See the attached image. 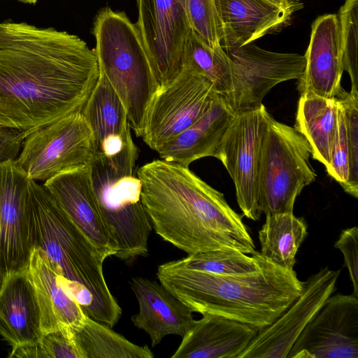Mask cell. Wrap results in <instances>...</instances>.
<instances>
[{"label":"cell","instance_id":"obj_38","mask_svg":"<svg viewBox=\"0 0 358 358\" xmlns=\"http://www.w3.org/2000/svg\"><path fill=\"white\" fill-rule=\"evenodd\" d=\"M274 5L285 10L287 13L294 15L296 11L301 10L303 6L299 0H266Z\"/></svg>","mask_w":358,"mask_h":358},{"label":"cell","instance_id":"obj_8","mask_svg":"<svg viewBox=\"0 0 358 358\" xmlns=\"http://www.w3.org/2000/svg\"><path fill=\"white\" fill-rule=\"evenodd\" d=\"M15 164L33 180L89 167L95 157L94 138L82 112L31 131Z\"/></svg>","mask_w":358,"mask_h":358},{"label":"cell","instance_id":"obj_7","mask_svg":"<svg viewBox=\"0 0 358 358\" xmlns=\"http://www.w3.org/2000/svg\"><path fill=\"white\" fill-rule=\"evenodd\" d=\"M90 177L103 217L117 244L115 256L129 261L147 255L152 226L141 200L137 175L118 173L94 159Z\"/></svg>","mask_w":358,"mask_h":358},{"label":"cell","instance_id":"obj_10","mask_svg":"<svg viewBox=\"0 0 358 358\" xmlns=\"http://www.w3.org/2000/svg\"><path fill=\"white\" fill-rule=\"evenodd\" d=\"M222 47L230 59L232 75V92L225 99L234 113L259 108L273 87L298 80L306 66L304 55L265 50L254 42Z\"/></svg>","mask_w":358,"mask_h":358},{"label":"cell","instance_id":"obj_30","mask_svg":"<svg viewBox=\"0 0 358 358\" xmlns=\"http://www.w3.org/2000/svg\"><path fill=\"white\" fill-rule=\"evenodd\" d=\"M338 17L343 69L348 73L351 80L350 93L358 96V0H345Z\"/></svg>","mask_w":358,"mask_h":358},{"label":"cell","instance_id":"obj_33","mask_svg":"<svg viewBox=\"0 0 358 358\" xmlns=\"http://www.w3.org/2000/svg\"><path fill=\"white\" fill-rule=\"evenodd\" d=\"M337 101V124L329 164L326 167L329 176L345 188L349 176V149L343 109Z\"/></svg>","mask_w":358,"mask_h":358},{"label":"cell","instance_id":"obj_29","mask_svg":"<svg viewBox=\"0 0 358 358\" xmlns=\"http://www.w3.org/2000/svg\"><path fill=\"white\" fill-rule=\"evenodd\" d=\"M260 252L251 255L234 250H215L188 255L175 260L184 267L215 275H230L255 271L259 267Z\"/></svg>","mask_w":358,"mask_h":358},{"label":"cell","instance_id":"obj_32","mask_svg":"<svg viewBox=\"0 0 358 358\" xmlns=\"http://www.w3.org/2000/svg\"><path fill=\"white\" fill-rule=\"evenodd\" d=\"M337 99L343 109L349 149V176L343 189L358 197V96L344 92Z\"/></svg>","mask_w":358,"mask_h":358},{"label":"cell","instance_id":"obj_31","mask_svg":"<svg viewBox=\"0 0 358 358\" xmlns=\"http://www.w3.org/2000/svg\"><path fill=\"white\" fill-rule=\"evenodd\" d=\"M186 6L192 31L208 46L222 47L224 30L215 0H186Z\"/></svg>","mask_w":358,"mask_h":358},{"label":"cell","instance_id":"obj_16","mask_svg":"<svg viewBox=\"0 0 358 358\" xmlns=\"http://www.w3.org/2000/svg\"><path fill=\"white\" fill-rule=\"evenodd\" d=\"M31 180L14 161L0 163V264L6 275L27 270L31 249Z\"/></svg>","mask_w":358,"mask_h":358},{"label":"cell","instance_id":"obj_1","mask_svg":"<svg viewBox=\"0 0 358 358\" xmlns=\"http://www.w3.org/2000/svg\"><path fill=\"white\" fill-rule=\"evenodd\" d=\"M99 77L94 50L54 28L0 50V126L31 132L81 112Z\"/></svg>","mask_w":358,"mask_h":358},{"label":"cell","instance_id":"obj_9","mask_svg":"<svg viewBox=\"0 0 358 358\" xmlns=\"http://www.w3.org/2000/svg\"><path fill=\"white\" fill-rule=\"evenodd\" d=\"M217 94L207 78L184 66L173 82L155 94L141 137L150 149L159 151L199 120Z\"/></svg>","mask_w":358,"mask_h":358},{"label":"cell","instance_id":"obj_12","mask_svg":"<svg viewBox=\"0 0 358 358\" xmlns=\"http://www.w3.org/2000/svg\"><path fill=\"white\" fill-rule=\"evenodd\" d=\"M266 107L236 113L221 142L217 159L230 175L236 199L244 216L257 221V179L260 145L268 117Z\"/></svg>","mask_w":358,"mask_h":358},{"label":"cell","instance_id":"obj_3","mask_svg":"<svg viewBox=\"0 0 358 358\" xmlns=\"http://www.w3.org/2000/svg\"><path fill=\"white\" fill-rule=\"evenodd\" d=\"M157 276L192 312L222 316L257 331L274 322L303 289V282L293 269L262 254L258 268L249 273L215 275L171 261L158 266Z\"/></svg>","mask_w":358,"mask_h":358},{"label":"cell","instance_id":"obj_39","mask_svg":"<svg viewBox=\"0 0 358 358\" xmlns=\"http://www.w3.org/2000/svg\"><path fill=\"white\" fill-rule=\"evenodd\" d=\"M6 277V275L3 268L1 267V265L0 264V292H1V288L3 287Z\"/></svg>","mask_w":358,"mask_h":358},{"label":"cell","instance_id":"obj_23","mask_svg":"<svg viewBox=\"0 0 358 358\" xmlns=\"http://www.w3.org/2000/svg\"><path fill=\"white\" fill-rule=\"evenodd\" d=\"M0 334L12 348L40 341L41 313L27 271L6 275L0 292Z\"/></svg>","mask_w":358,"mask_h":358},{"label":"cell","instance_id":"obj_21","mask_svg":"<svg viewBox=\"0 0 358 358\" xmlns=\"http://www.w3.org/2000/svg\"><path fill=\"white\" fill-rule=\"evenodd\" d=\"M195 320L171 358H238L257 333L251 326L203 313Z\"/></svg>","mask_w":358,"mask_h":358},{"label":"cell","instance_id":"obj_40","mask_svg":"<svg viewBox=\"0 0 358 358\" xmlns=\"http://www.w3.org/2000/svg\"><path fill=\"white\" fill-rule=\"evenodd\" d=\"M20 2L29 4H35L38 0H17Z\"/></svg>","mask_w":358,"mask_h":358},{"label":"cell","instance_id":"obj_20","mask_svg":"<svg viewBox=\"0 0 358 358\" xmlns=\"http://www.w3.org/2000/svg\"><path fill=\"white\" fill-rule=\"evenodd\" d=\"M26 271L38 301L43 334L83 325L87 315L62 286L58 273L39 248L31 249Z\"/></svg>","mask_w":358,"mask_h":358},{"label":"cell","instance_id":"obj_35","mask_svg":"<svg viewBox=\"0 0 358 358\" xmlns=\"http://www.w3.org/2000/svg\"><path fill=\"white\" fill-rule=\"evenodd\" d=\"M52 29L40 28L26 22L0 23V50L42 38L49 34Z\"/></svg>","mask_w":358,"mask_h":358},{"label":"cell","instance_id":"obj_2","mask_svg":"<svg viewBox=\"0 0 358 358\" xmlns=\"http://www.w3.org/2000/svg\"><path fill=\"white\" fill-rule=\"evenodd\" d=\"M141 200L155 232L187 253L234 250L251 255L255 245L241 217L224 194L186 167L156 159L137 170Z\"/></svg>","mask_w":358,"mask_h":358},{"label":"cell","instance_id":"obj_36","mask_svg":"<svg viewBox=\"0 0 358 358\" xmlns=\"http://www.w3.org/2000/svg\"><path fill=\"white\" fill-rule=\"evenodd\" d=\"M334 247L343 255L345 266L349 271L352 283V294L358 297V228L345 229L336 242Z\"/></svg>","mask_w":358,"mask_h":358},{"label":"cell","instance_id":"obj_24","mask_svg":"<svg viewBox=\"0 0 358 358\" xmlns=\"http://www.w3.org/2000/svg\"><path fill=\"white\" fill-rule=\"evenodd\" d=\"M222 23L221 45H244L289 24L293 15L266 0H215Z\"/></svg>","mask_w":358,"mask_h":358},{"label":"cell","instance_id":"obj_28","mask_svg":"<svg viewBox=\"0 0 358 358\" xmlns=\"http://www.w3.org/2000/svg\"><path fill=\"white\" fill-rule=\"evenodd\" d=\"M184 66L207 78L216 92L225 99L231 93L232 75L229 57L222 47L208 46L192 30L185 46Z\"/></svg>","mask_w":358,"mask_h":358},{"label":"cell","instance_id":"obj_4","mask_svg":"<svg viewBox=\"0 0 358 358\" xmlns=\"http://www.w3.org/2000/svg\"><path fill=\"white\" fill-rule=\"evenodd\" d=\"M28 217L32 247L41 249L62 286L89 317L113 327L122 309L106 282V258L79 230L46 188L31 180Z\"/></svg>","mask_w":358,"mask_h":358},{"label":"cell","instance_id":"obj_19","mask_svg":"<svg viewBox=\"0 0 358 358\" xmlns=\"http://www.w3.org/2000/svg\"><path fill=\"white\" fill-rule=\"evenodd\" d=\"M131 287L139 305V312L131 317V321L150 336L152 347L167 335L182 337L193 326V312L161 283L136 277Z\"/></svg>","mask_w":358,"mask_h":358},{"label":"cell","instance_id":"obj_13","mask_svg":"<svg viewBox=\"0 0 358 358\" xmlns=\"http://www.w3.org/2000/svg\"><path fill=\"white\" fill-rule=\"evenodd\" d=\"M82 113L92 133L94 159L123 174H134L138 149L126 110L106 78L99 79Z\"/></svg>","mask_w":358,"mask_h":358},{"label":"cell","instance_id":"obj_14","mask_svg":"<svg viewBox=\"0 0 358 358\" xmlns=\"http://www.w3.org/2000/svg\"><path fill=\"white\" fill-rule=\"evenodd\" d=\"M341 270L321 268L303 282L299 296L257 334L238 358H287L296 340L334 292Z\"/></svg>","mask_w":358,"mask_h":358},{"label":"cell","instance_id":"obj_27","mask_svg":"<svg viewBox=\"0 0 358 358\" xmlns=\"http://www.w3.org/2000/svg\"><path fill=\"white\" fill-rule=\"evenodd\" d=\"M71 330L83 358L154 357L147 345L131 343L107 324L87 315L82 326Z\"/></svg>","mask_w":358,"mask_h":358},{"label":"cell","instance_id":"obj_18","mask_svg":"<svg viewBox=\"0 0 358 358\" xmlns=\"http://www.w3.org/2000/svg\"><path fill=\"white\" fill-rule=\"evenodd\" d=\"M304 57L306 66L297 85L300 94L338 97L344 92L341 87L344 69L337 15H323L313 22Z\"/></svg>","mask_w":358,"mask_h":358},{"label":"cell","instance_id":"obj_22","mask_svg":"<svg viewBox=\"0 0 358 358\" xmlns=\"http://www.w3.org/2000/svg\"><path fill=\"white\" fill-rule=\"evenodd\" d=\"M235 115L225 98L217 94L199 120L157 151L160 158L186 167L203 157L216 158Z\"/></svg>","mask_w":358,"mask_h":358},{"label":"cell","instance_id":"obj_15","mask_svg":"<svg viewBox=\"0 0 358 358\" xmlns=\"http://www.w3.org/2000/svg\"><path fill=\"white\" fill-rule=\"evenodd\" d=\"M287 358H358V297H328Z\"/></svg>","mask_w":358,"mask_h":358},{"label":"cell","instance_id":"obj_26","mask_svg":"<svg viewBox=\"0 0 358 358\" xmlns=\"http://www.w3.org/2000/svg\"><path fill=\"white\" fill-rule=\"evenodd\" d=\"M307 235L306 221L293 213L266 215L259 231L260 253L278 265L293 269L298 250Z\"/></svg>","mask_w":358,"mask_h":358},{"label":"cell","instance_id":"obj_17","mask_svg":"<svg viewBox=\"0 0 358 358\" xmlns=\"http://www.w3.org/2000/svg\"><path fill=\"white\" fill-rule=\"evenodd\" d=\"M43 186L106 259L115 255L117 244L94 191L90 166L58 175L45 181Z\"/></svg>","mask_w":358,"mask_h":358},{"label":"cell","instance_id":"obj_37","mask_svg":"<svg viewBox=\"0 0 358 358\" xmlns=\"http://www.w3.org/2000/svg\"><path fill=\"white\" fill-rule=\"evenodd\" d=\"M30 133L0 126V163L15 160Z\"/></svg>","mask_w":358,"mask_h":358},{"label":"cell","instance_id":"obj_5","mask_svg":"<svg viewBox=\"0 0 358 358\" xmlns=\"http://www.w3.org/2000/svg\"><path fill=\"white\" fill-rule=\"evenodd\" d=\"M93 34L99 73L122 101L135 135L141 137L159 87L138 27L124 12L106 7L95 17Z\"/></svg>","mask_w":358,"mask_h":358},{"label":"cell","instance_id":"obj_34","mask_svg":"<svg viewBox=\"0 0 358 358\" xmlns=\"http://www.w3.org/2000/svg\"><path fill=\"white\" fill-rule=\"evenodd\" d=\"M35 345L37 358H83L69 327L43 334Z\"/></svg>","mask_w":358,"mask_h":358},{"label":"cell","instance_id":"obj_25","mask_svg":"<svg viewBox=\"0 0 358 358\" xmlns=\"http://www.w3.org/2000/svg\"><path fill=\"white\" fill-rule=\"evenodd\" d=\"M336 124V98L301 95L294 128L310 143L313 157L325 167L330 162Z\"/></svg>","mask_w":358,"mask_h":358},{"label":"cell","instance_id":"obj_11","mask_svg":"<svg viewBox=\"0 0 358 358\" xmlns=\"http://www.w3.org/2000/svg\"><path fill=\"white\" fill-rule=\"evenodd\" d=\"M138 7L136 24L161 90L184 69L185 46L192 30L186 0H138Z\"/></svg>","mask_w":358,"mask_h":358},{"label":"cell","instance_id":"obj_6","mask_svg":"<svg viewBox=\"0 0 358 358\" xmlns=\"http://www.w3.org/2000/svg\"><path fill=\"white\" fill-rule=\"evenodd\" d=\"M311 147L294 127L270 114L259 151L257 206L261 213H292L296 197L315 181Z\"/></svg>","mask_w":358,"mask_h":358}]
</instances>
